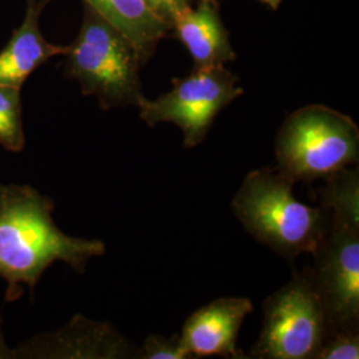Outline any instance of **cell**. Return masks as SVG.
Masks as SVG:
<instances>
[{
    "instance_id": "1",
    "label": "cell",
    "mask_w": 359,
    "mask_h": 359,
    "mask_svg": "<svg viewBox=\"0 0 359 359\" xmlns=\"http://www.w3.org/2000/svg\"><path fill=\"white\" fill-rule=\"evenodd\" d=\"M55 204L29 185L0 184V278L7 283L6 302H16L26 285L31 295L40 277L62 261L84 273L95 257L103 256L100 240L72 237L52 218Z\"/></svg>"
},
{
    "instance_id": "2",
    "label": "cell",
    "mask_w": 359,
    "mask_h": 359,
    "mask_svg": "<svg viewBox=\"0 0 359 359\" xmlns=\"http://www.w3.org/2000/svg\"><path fill=\"white\" fill-rule=\"evenodd\" d=\"M294 184L277 168H261L245 176L231 201L245 231L286 259L314 255L329 225L322 206L295 198Z\"/></svg>"
},
{
    "instance_id": "3",
    "label": "cell",
    "mask_w": 359,
    "mask_h": 359,
    "mask_svg": "<svg viewBox=\"0 0 359 359\" xmlns=\"http://www.w3.org/2000/svg\"><path fill=\"white\" fill-rule=\"evenodd\" d=\"M65 75L76 80L84 96H95L100 108L137 107L144 97L140 56L128 38L84 4L83 23L68 44Z\"/></svg>"
},
{
    "instance_id": "4",
    "label": "cell",
    "mask_w": 359,
    "mask_h": 359,
    "mask_svg": "<svg viewBox=\"0 0 359 359\" xmlns=\"http://www.w3.org/2000/svg\"><path fill=\"white\" fill-rule=\"evenodd\" d=\"M276 158L277 169L295 184L327 179L344 168L358 165V126L327 105H305L278 129Z\"/></svg>"
},
{
    "instance_id": "5",
    "label": "cell",
    "mask_w": 359,
    "mask_h": 359,
    "mask_svg": "<svg viewBox=\"0 0 359 359\" xmlns=\"http://www.w3.org/2000/svg\"><path fill=\"white\" fill-rule=\"evenodd\" d=\"M332 330L310 269L294 271L265 299L262 329L249 358L316 359Z\"/></svg>"
},
{
    "instance_id": "6",
    "label": "cell",
    "mask_w": 359,
    "mask_h": 359,
    "mask_svg": "<svg viewBox=\"0 0 359 359\" xmlns=\"http://www.w3.org/2000/svg\"><path fill=\"white\" fill-rule=\"evenodd\" d=\"M240 77L224 65L193 68L185 77L172 79V90L154 100L145 96L137 105L142 121L154 128L158 123L176 124L184 136V147L204 142L218 114L244 95Z\"/></svg>"
},
{
    "instance_id": "7",
    "label": "cell",
    "mask_w": 359,
    "mask_h": 359,
    "mask_svg": "<svg viewBox=\"0 0 359 359\" xmlns=\"http://www.w3.org/2000/svg\"><path fill=\"white\" fill-rule=\"evenodd\" d=\"M313 283L334 329H359V222L329 216Z\"/></svg>"
},
{
    "instance_id": "8",
    "label": "cell",
    "mask_w": 359,
    "mask_h": 359,
    "mask_svg": "<svg viewBox=\"0 0 359 359\" xmlns=\"http://www.w3.org/2000/svg\"><path fill=\"white\" fill-rule=\"evenodd\" d=\"M13 358H139V347L111 323L77 314L62 329L19 344L13 348Z\"/></svg>"
},
{
    "instance_id": "9",
    "label": "cell",
    "mask_w": 359,
    "mask_h": 359,
    "mask_svg": "<svg viewBox=\"0 0 359 359\" xmlns=\"http://www.w3.org/2000/svg\"><path fill=\"white\" fill-rule=\"evenodd\" d=\"M253 313V304L245 297H222L197 309L185 320L180 342L191 358L222 357L246 359L237 347L245 318Z\"/></svg>"
},
{
    "instance_id": "10",
    "label": "cell",
    "mask_w": 359,
    "mask_h": 359,
    "mask_svg": "<svg viewBox=\"0 0 359 359\" xmlns=\"http://www.w3.org/2000/svg\"><path fill=\"white\" fill-rule=\"evenodd\" d=\"M170 32L189 52L193 68L225 65L237 57L218 0H197L173 19Z\"/></svg>"
},
{
    "instance_id": "11",
    "label": "cell",
    "mask_w": 359,
    "mask_h": 359,
    "mask_svg": "<svg viewBox=\"0 0 359 359\" xmlns=\"http://www.w3.org/2000/svg\"><path fill=\"white\" fill-rule=\"evenodd\" d=\"M48 0H26L20 26L13 31L0 51V84L22 90L27 79L55 56L65 55L68 46L53 44L40 31V16Z\"/></svg>"
},
{
    "instance_id": "12",
    "label": "cell",
    "mask_w": 359,
    "mask_h": 359,
    "mask_svg": "<svg viewBox=\"0 0 359 359\" xmlns=\"http://www.w3.org/2000/svg\"><path fill=\"white\" fill-rule=\"evenodd\" d=\"M107 22L123 32L135 46L142 65L156 52L158 43L170 36V26L144 0H83Z\"/></svg>"
},
{
    "instance_id": "13",
    "label": "cell",
    "mask_w": 359,
    "mask_h": 359,
    "mask_svg": "<svg viewBox=\"0 0 359 359\" xmlns=\"http://www.w3.org/2000/svg\"><path fill=\"white\" fill-rule=\"evenodd\" d=\"M325 182L318 189L320 205L329 216L359 222L358 165L344 168Z\"/></svg>"
},
{
    "instance_id": "14",
    "label": "cell",
    "mask_w": 359,
    "mask_h": 359,
    "mask_svg": "<svg viewBox=\"0 0 359 359\" xmlns=\"http://www.w3.org/2000/svg\"><path fill=\"white\" fill-rule=\"evenodd\" d=\"M25 145L22 90L0 84V147L19 154Z\"/></svg>"
},
{
    "instance_id": "15",
    "label": "cell",
    "mask_w": 359,
    "mask_h": 359,
    "mask_svg": "<svg viewBox=\"0 0 359 359\" xmlns=\"http://www.w3.org/2000/svg\"><path fill=\"white\" fill-rule=\"evenodd\" d=\"M359 329H334L316 359H358Z\"/></svg>"
},
{
    "instance_id": "16",
    "label": "cell",
    "mask_w": 359,
    "mask_h": 359,
    "mask_svg": "<svg viewBox=\"0 0 359 359\" xmlns=\"http://www.w3.org/2000/svg\"><path fill=\"white\" fill-rule=\"evenodd\" d=\"M139 358L142 359H192L181 346L180 334L164 337L151 334L139 347Z\"/></svg>"
},
{
    "instance_id": "17",
    "label": "cell",
    "mask_w": 359,
    "mask_h": 359,
    "mask_svg": "<svg viewBox=\"0 0 359 359\" xmlns=\"http://www.w3.org/2000/svg\"><path fill=\"white\" fill-rule=\"evenodd\" d=\"M148 7L169 26L181 11L192 6L193 0H144Z\"/></svg>"
},
{
    "instance_id": "18",
    "label": "cell",
    "mask_w": 359,
    "mask_h": 359,
    "mask_svg": "<svg viewBox=\"0 0 359 359\" xmlns=\"http://www.w3.org/2000/svg\"><path fill=\"white\" fill-rule=\"evenodd\" d=\"M1 327H3V317L0 316V359H15L13 358V348L7 345Z\"/></svg>"
},
{
    "instance_id": "19",
    "label": "cell",
    "mask_w": 359,
    "mask_h": 359,
    "mask_svg": "<svg viewBox=\"0 0 359 359\" xmlns=\"http://www.w3.org/2000/svg\"><path fill=\"white\" fill-rule=\"evenodd\" d=\"M259 1L264 3V4H266L273 11H277L278 7H280L281 3H283V0H259Z\"/></svg>"
},
{
    "instance_id": "20",
    "label": "cell",
    "mask_w": 359,
    "mask_h": 359,
    "mask_svg": "<svg viewBox=\"0 0 359 359\" xmlns=\"http://www.w3.org/2000/svg\"><path fill=\"white\" fill-rule=\"evenodd\" d=\"M48 1H51V0H48Z\"/></svg>"
}]
</instances>
